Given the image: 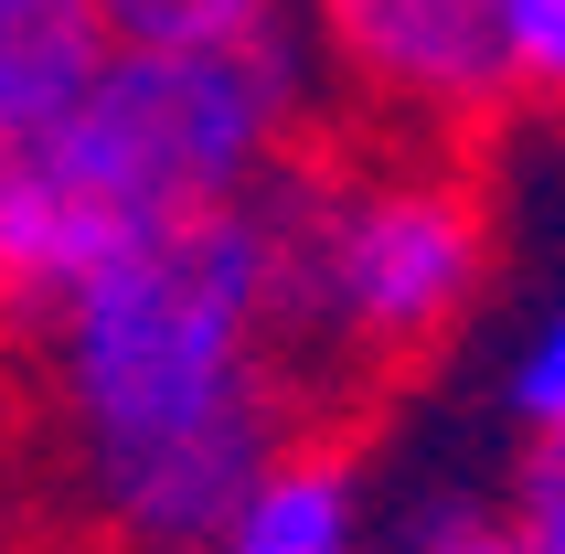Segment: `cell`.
Segmentation results:
<instances>
[{"label": "cell", "mask_w": 565, "mask_h": 554, "mask_svg": "<svg viewBox=\"0 0 565 554\" xmlns=\"http://www.w3.org/2000/svg\"><path fill=\"white\" fill-rule=\"evenodd\" d=\"M54 501L107 554H214L299 416L278 192L160 224L32 309Z\"/></svg>", "instance_id": "1"}, {"label": "cell", "mask_w": 565, "mask_h": 554, "mask_svg": "<svg viewBox=\"0 0 565 554\" xmlns=\"http://www.w3.org/2000/svg\"><path fill=\"white\" fill-rule=\"evenodd\" d=\"M299 54L288 32L267 43H192V54H139L86 86V107L11 150L0 171V277L11 299L43 309L118 246L160 224L267 203L299 150Z\"/></svg>", "instance_id": "2"}, {"label": "cell", "mask_w": 565, "mask_h": 554, "mask_svg": "<svg viewBox=\"0 0 565 554\" xmlns=\"http://www.w3.org/2000/svg\"><path fill=\"white\" fill-rule=\"evenodd\" d=\"M288 246V341L299 384H395L480 309L491 214L459 182V160L427 139H384L352 160H310L278 182Z\"/></svg>", "instance_id": "3"}, {"label": "cell", "mask_w": 565, "mask_h": 554, "mask_svg": "<svg viewBox=\"0 0 565 554\" xmlns=\"http://www.w3.org/2000/svg\"><path fill=\"white\" fill-rule=\"evenodd\" d=\"M320 54L384 139H470L523 96L502 0H320Z\"/></svg>", "instance_id": "4"}, {"label": "cell", "mask_w": 565, "mask_h": 554, "mask_svg": "<svg viewBox=\"0 0 565 554\" xmlns=\"http://www.w3.org/2000/svg\"><path fill=\"white\" fill-rule=\"evenodd\" d=\"M107 64H118L107 0H0V139L22 150L64 128Z\"/></svg>", "instance_id": "5"}, {"label": "cell", "mask_w": 565, "mask_h": 554, "mask_svg": "<svg viewBox=\"0 0 565 554\" xmlns=\"http://www.w3.org/2000/svg\"><path fill=\"white\" fill-rule=\"evenodd\" d=\"M214 554H363V469L331 437H288L224 512Z\"/></svg>", "instance_id": "6"}, {"label": "cell", "mask_w": 565, "mask_h": 554, "mask_svg": "<svg viewBox=\"0 0 565 554\" xmlns=\"http://www.w3.org/2000/svg\"><path fill=\"white\" fill-rule=\"evenodd\" d=\"M288 0H107L118 43L139 54H192V43H267Z\"/></svg>", "instance_id": "7"}, {"label": "cell", "mask_w": 565, "mask_h": 554, "mask_svg": "<svg viewBox=\"0 0 565 554\" xmlns=\"http://www.w3.org/2000/svg\"><path fill=\"white\" fill-rule=\"evenodd\" d=\"M512 427L534 437V459L565 469V299L544 309L534 331H523V352H512Z\"/></svg>", "instance_id": "8"}, {"label": "cell", "mask_w": 565, "mask_h": 554, "mask_svg": "<svg viewBox=\"0 0 565 554\" xmlns=\"http://www.w3.org/2000/svg\"><path fill=\"white\" fill-rule=\"evenodd\" d=\"M502 32H512V75L534 107H565V0H502Z\"/></svg>", "instance_id": "9"}, {"label": "cell", "mask_w": 565, "mask_h": 554, "mask_svg": "<svg viewBox=\"0 0 565 554\" xmlns=\"http://www.w3.org/2000/svg\"><path fill=\"white\" fill-rule=\"evenodd\" d=\"M406 554H544V544L523 533V512H438Z\"/></svg>", "instance_id": "10"}, {"label": "cell", "mask_w": 565, "mask_h": 554, "mask_svg": "<svg viewBox=\"0 0 565 554\" xmlns=\"http://www.w3.org/2000/svg\"><path fill=\"white\" fill-rule=\"evenodd\" d=\"M512 512H523V533H534L544 554H565V469L534 459V469H523V491H512Z\"/></svg>", "instance_id": "11"}, {"label": "cell", "mask_w": 565, "mask_h": 554, "mask_svg": "<svg viewBox=\"0 0 565 554\" xmlns=\"http://www.w3.org/2000/svg\"><path fill=\"white\" fill-rule=\"evenodd\" d=\"M75 554H107V544H75Z\"/></svg>", "instance_id": "12"}]
</instances>
